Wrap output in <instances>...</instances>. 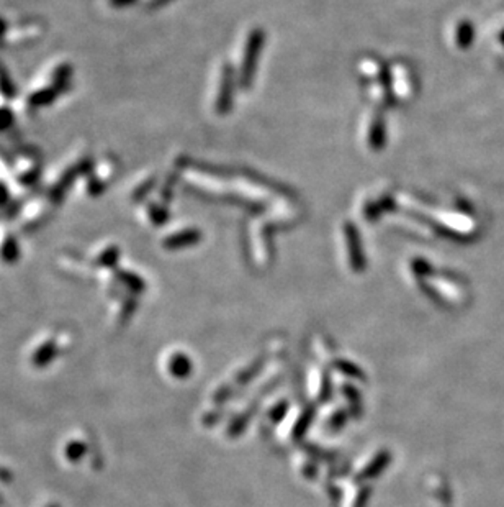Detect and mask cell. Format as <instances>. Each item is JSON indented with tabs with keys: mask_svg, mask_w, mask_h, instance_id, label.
<instances>
[{
	"mask_svg": "<svg viewBox=\"0 0 504 507\" xmlns=\"http://www.w3.org/2000/svg\"><path fill=\"white\" fill-rule=\"evenodd\" d=\"M49 507H58V506H49Z\"/></svg>",
	"mask_w": 504,
	"mask_h": 507,
	"instance_id": "cell-3",
	"label": "cell"
},
{
	"mask_svg": "<svg viewBox=\"0 0 504 507\" xmlns=\"http://www.w3.org/2000/svg\"><path fill=\"white\" fill-rule=\"evenodd\" d=\"M84 451H85V447H84L82 443H79V442H73V443H69L68 450H66V455H68V458H69V460L75 461V460H79V456L82 455Z\"/></svg>",
	"mask_w": 504,
	"mask_h": 507,
	"instance_id": "cell-2",
	"label": "cell"
},
{
	"mask_svg": "<svg viewBox=\"0 0 504 507\" xmlns=\"http://www.w3.org/2000/svg\"><path fill=\"white\" fill-rule=\"evenodd\" d=\"M54 354H56L54 345L53 343H46V345H43V347L38 348V352H37V354H35V358H33V363L37 364V366L42 368L43 364L49 363L51 359L54 358Z\"/></svg>",
	"mask_w": 504,
	"mask_h": 507,
	"instance_id": "cell-1",
	"label": "cell"
}]
</instances>
